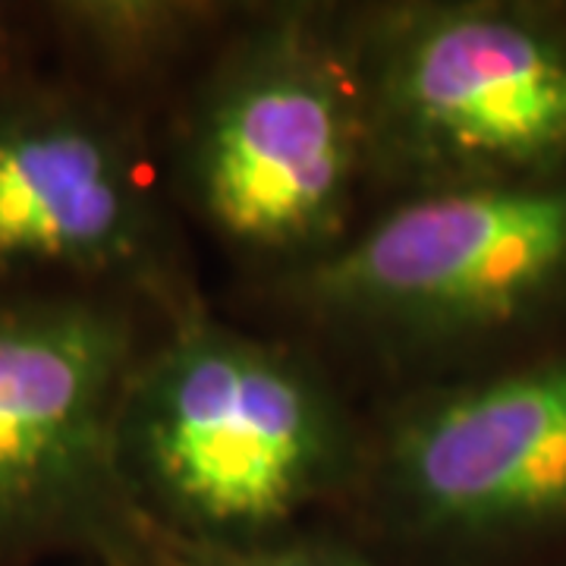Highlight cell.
Returning <instances> with one entry per match:
<instances>
[{
  "mask_svg": "<svg viewBox=\"0 0 566 566\" xmlns=\"http://www.w3.org/2000/svg\"><path fill=\"white\" fill-rule=\"evenodd\" d=\"M151 566H385L334 523H315L255 545H202L151 535Z\"/></svg>",
  "mask_w": 566,
  "mask_h": 566,
  "instance_id": "obj_9",
  "label": "cell"
},
{
  "mask_svg": "<svg viewBox=\"0 0 566 566\" xmlns=\"http://www.w3.org/2000/svg\"><path fill=\"white\" fill-rule=\"evenodd\" d=\"M237 10L223 0L35 3L48 66L158 123Z\"/></svg>",
  "mask_w": 566,
  "mask_h": 566,
  "instance_id": "obj_8",
  "label": "cell"
},
{
  "mask_svg": "<svg viewBox=\"0 0 566 566\" xmlns=\"http://www.w3.org/2000/svg\"><path fill=\"white\" fill-rule=\"evenodd\" d=\"M114 293L180 315L205 300L161 123L41 63L0 88V293Z\"/></svg>",
  "mask_w": 566,
  "mask_h": 566,
  "instance_id": "obj_7",
  "label": "cell"
},
{
  "mask_svg": "<svg viewBox=\"0 0 566 566\" xmlns=\"http://www.w3.org/2000/svg\"><path fill=\"white\" fill-rule=\"evenodd\" d=\"M233 296L363 403L523 359L566 340V174L390 202L331 255Z\"/></svg>",
  "mask_w": 566,
  "mask_h": 566,
  "instance_id": "obj_1",
  "label": "cell"
},
{
  "mask_svg": "<svg viewBox=\"0 0 566 566\" xmlns=\"http://www.w3.org/2000/svg\"><path fill=\"white\" fill-rule=\"evenodd\" d=\"M331 520L385 566H566V340L365 400Z\"/></svg>",
  "mask_w": 566,
  "mask_h": 566,
  "instance_id": "obj_4",
  "label": "cell"
},
{
  "mask_svg": "<svg viewBox=\"0 0 566 566\" xmlns=\"http://www.w3.org/2000/svg\"><path fill=\"white\" fill-rule=\"evenodd\" d=\"M356 32L371 211L564 177L566 0H375Z\"/></svg>",
  "mask_w": 566,
  "mask_h": 566,
  "instance_id": "obj_5",
  "label": "cell"
},
{
  "mask_svg": "<svg viewBox=\"0 0 566 566\" xmlns=\"http://www.w3.org/2000/svg\"><path fill=\"white\" fill-rule=\"evenodd\" d=\"M44 63L35 3L0 0V88Z\"/></svg>",
  "mask_w": 566,
  "mask_h": 566,
  "instance_id": "obj_10",
  "label": "cell"
},
{
  "mask_svg": "<svg viewBox=\"0 0 566 566\" xmlns=\"http://www.w3.org/2000/svg\"><path fill=\"white\" fill-rule=\"evenodd\" d=\"M161 158L186 230L237 283L340 249L371 211L356 3H240L170 104Z\"/></svg>",
  "mask_w": 566,
  "mask_h": 566,
  "instance_id": "obj_3",
  "label": "cell"
},
{
  "mask_svg": "<svg viewBox=\"0 0 566 566\" xmlns=\"http://www.w3.org/2000/svg\"><path fill=\"white\" fill-rule=\"evenodd\" d=\"M167 318L114 293H0V566H151L117 422Z\"/></svg>",
  "mask_w": 566,
  "mask_h": 566,
  "instance_id": "obj_6",
  "label": "cell"
},
{
  "mask_svg": "<svg viewBox=\"0 0 566 566\" xmlns=\"http://www.w3.org/2000/svg\"><path fill=\"white\" fill-rule=\"evenodd\" d=\"M363 450V400L305 346L211 296L161 324L117 422V465L142 523L202 545L331 523Z\"/></svg>",
  "mask_w": 566,
  "mask_h": 566,
  "instance_id": "obj_2",
  "label": "cell"
}]
</instances>
